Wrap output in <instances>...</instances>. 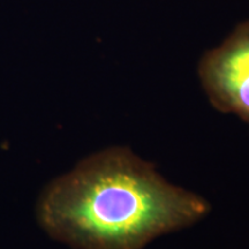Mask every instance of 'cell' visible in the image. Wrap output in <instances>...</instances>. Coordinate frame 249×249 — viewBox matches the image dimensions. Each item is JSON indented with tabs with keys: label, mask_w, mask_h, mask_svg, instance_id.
Listing matches in <instances>:
<instances>
[{
	"label": "cell",
	"mask_w": 249,
	"mask_h": 249,
	"mask_svg": "<svg viewBox=\"0 0 249 249\" xmlns=\"http://www.w3.org/2000/svg\"><path fill=\"white\" fill-rule=\"evenodd\" d=\"M209 210L203 197L171 185L151 164L116 147L50 182L36 214L50 236L74 249H143Z\"/></svg>",
	"instance_id": "6da1fadb"
},
{
	"label": "cell",
	"mask_w": 249,
	"mask_h": 249,
	"mask_svg": "<svg viewBox=\"0 0 249 249\" xmlns=\"http://www.w3.org/2000/svg\"><path fill=\"white\" fill-rule=\"evenodd\" d=\"M200 75L211 104L249 124V22L236 28L222 45L207 53Z\"/></svg>",
	"instance_id": "7a4b0ae2"
}]
</instances>
